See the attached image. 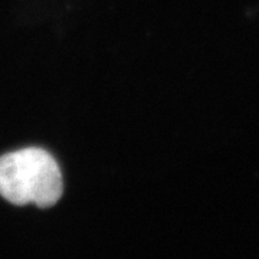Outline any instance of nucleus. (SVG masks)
Instances as JSON below:
<instances>
[{
    "mask_svg": "<svg viewBox=\"0 0 259 259\" xmlns=\"http://www.w3.org/2000/svg\"><path fill=\"white\" fill-rule=\"evenodd\" d=\"M62 190L59 166L45 150L22 148L0 157V196L10 203L51 207Z\"/></svg>",
    "mask_w": 259,
    "mask_h": 259,
    "instance_id": "1",
    "label": "nucleus"
}]
</instances>
